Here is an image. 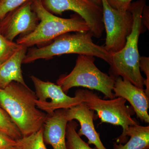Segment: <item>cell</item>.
I'll return each instance as SVG.
<instances>
[{
    "label": "cell",
    "instance_id": "cell-1",
    "mask_svg": "<svg viewBox=\"0 0 149 149\" xmlns=\"http://www.w3.org/2000/svg\"><path fill=\"white\" fill-rule=\"evenodd\" d=\"M35 93L18 82L0 89V106L10 116L21 132L27 136L43 127L47 115L37 108Z\"/></svg>",
    "mask_w": 149,
    "mask_h": 149
},
{
    "label": "cell",
    "instance_id": "cell-2",
    "mask_svg": "<svg viewBox=\"0 0 149 149\" xmlns=\"http://www.w3.org/2000/svg\"><path fill=\"white\" fill-rule=\"evenodd\" d=\"M146 0H138L131 3L128 11L133 15V24L131 33L126 39V44L121 50L111 54L112 61L110 65L109 75L121 77L133 85L143 89L145 79L141 74L139 68L138 43L140 34L143 30L142 11Z\"/></svg>",
    "mask_w": 149,
    "mask_h": 149
},
{
    "label": "cell",
    "instance_id": "cell-3",
    "mask_svg": "<svg viewBox=\"0 0 149 149\" xmlns=\"http://www.w3.org/2000/svg\"><path fill=\"white\" fill-rule=\"evenodd\" d=\"M93 37L90 31L63 34L45 45L29 49L22 63H31L37 60L49 59L55 56L74 54L97 57L110 65L111 54L104 46L93 42Z\"/></svg>",
    "mask_w": 149,
    "mask_h": 149
},
{
    "label": "cell",
    "instance_id": "cell-4",
    "mask_svg": "<svg viewBox=\"0 0 149 149\" xmlns=\"http://www.w3.org/2000/svg\"><path fill=\"white\" fill-rule=\"evenodd\" d=\"M32 7L40 22L32 32L17 40L16 43L21 45L41 47L65 33L90 31L87 23L77 14L70 18L56 16L44 7L42 0H32Z\"/></svg>",
    "mask_w": 149,
    "mask_h": 149
},
{
    "label": "cell",
    "instance_id": "cell-5",
    "mask_svg": "<svg viewBox=\"0 0 149 149\" xmlns=\"http://www.w3.org/2000/svg\"><path fill=\"white\" fill-rule=\"evenodd\" d=\"M95 61L93 56L79 55L71 72L61 75L57 85L65 93L73 87H82L100 91L107 99L115 98L113 90L115 77L102 72L96 66Z\"/></svg>",
    "mask_w": 149,
    "mask_h": 149
},
{
    "label": "cell",
    "instance_id": "cell-6",
    "mask_svg": "<svg viewBox=\"0 0 149 149\" xmlns=\"http://www.w3.org/2000/svg\"><path fill=\"white\" fill-rule=\"evenodd\" d=\"M75 93L89 109L97 113L102 123L122 127V133L117 139L122 138L129 126L139 125L132 117L135 113L134 110L125 105L126 100L123 98L103 100L92 91L83 89L77 90Z\"/></svg>",
    "mask_w": 149,
    "mask_h": 149
},
{
    "label": "cell",
    "instance_id": "cell-7",
    "mask_svg": "<svg viewBox=\"0 0 149 149\" xmlns=\"http://www.w3.org/2000/svg\"><path fill=\"white\" fill-rule=\"evenodd\" d=\"M103 22L106 32L104 47L111 54L118 52L124 48L126 39L132 31L133 15L129 11H120L109 6L106 0H102Z\"/></svg>",
    "mask_w": 149,
    "mask_h": 149
},
{
    "label": "cell",
    "instance_id": "cell-8",
    "mask_svg": "<svg viewBox=\"0 0 149 149\" xmlns=\"http://www.w3.org/2000/svg\"><path fill=\"white\" fill-rule=\"evenodd\" d=\"M44 7L53 14L61 15L66 11L74 12L88 24L96 38L102 37L104 29L103 9L91 0H42Z\"/></svg>",
    "mask_w": 149,
    "mask_h": 149
},
{
    "label": "cell",
    "instance_id": "cell-9",
    "mask_svg": "<svg viewBox=\"0 0 149 149\" xmlns=\"http://www.w3.org/2000/svg\"><path fill=\"white\" fill-rule=\"evenodd\" d=\"M30 78L35 87L37 108L48 114H53L57 110L68 109L83 102L76 93L74 97H69L60 85L43 81L34 75Z\"/></svg>",
    "mask_w": 149,
    "mask_h": 149
},
{
    "label": "cell",
    "instance_id": "cell-10",
    "mask_svg": "<svg viewBox=\"0 0 149 149\" xmlns=\"http://www.w3.org/2000/svg\"><path fill=\"white\" fill-rule=\"evenodd\" d=\"M29 1L11 11L0 19V33L11 41L18 35H26L35 29L39 19Z\"/></svg>",
    "mask_w": 149,
    "mask_h": 149
},
{
    "label": "cell",
    "instance_id": "cell-11",
    "mask_svg": "<svg viewBox=\"0 0 149 149\" xmlns=\"http://www.w3.org/2000/svg\"><path fill=\"white\" fill-rule=\"evenodd\" d=\"M115 97H121L128 101L138 118L148 123L149 97L143 89H140L121 77L116 78L113 90Z\"/></svg>",
    "mask_w": 149,
    "mask_h": 149
},
{
    "label": "cell",
    "instance_id": "cell-12",
    "mask_svg": "<svg viewBox=\"0 0 149 149\" xmlns=\"http://www.w3.org/2000/svg\"><path fill=\"white\" fill-rule=\"evenodd\" d=\"M66 116L68 121L77 120L80 128L77 134L80 137L85 136L88 139V145L95 146L97 149H107L100 138V134L95 128L94 120V111L89 109L84 103L66 109Z\"/></svg>",
    "mask_w": 149,
    "mask_h": 149
},
{
    "label": "cell",
    "instance_id": "cell-13",
    "mask_svg": "<svg viewBox=\"0 0 149 149\" xmlns=\"http://www.w3.org/2000/svg\"><path fill=\"white\" fill-rule=\"evenodd\" d=\"M66 109L55 111L53 114L47 115L43 124V139L53 149H67L65 138L67 124Z\"/></svg>",
    "mask_w": 149,
    "mask_h": 149
},
{
    "label": "cell",
    "instance_id": "cell-14",
    "mask_svg": "<svg viewBox=\"0 0 149 149\" xmlns=\"http://www.w3.org/2000/svg\"><path fill=\"white\" fill-rule=\"evenodd\" d=\"M27 51V47L22 46L6 61L0 65V89H4L13 81L27 86L21 70V65Z\"/></svg>",
    "mask_w": 149,
    "mask_h": 149
},
{
    "label": "cell",
    "instance_id": "cell-15",
    "mask_svg": "<svg viewBox=\"0 0 149 149\" xmlns=\"http://www.w3.org/2000/svg\"><path fill=\"white\" fill-rule=\"evenodd\" d=\"M113 149H149V126H129L122 138L116 139Z\"/></svg>",
    "mask_w": 149,
    "mask_h": 149
},
{
    "label": "cell",
    "instance_id": "cell-16",
    "mask_svg": "<svg viewBox=\"0 0 149 149\" xmlns=\"http://www.w3.org/2000/svg\"><path fill=\"white\" fill-rule=\"evenodd\" d=\"M77 123L73 120L68 122L65 131V138L67 149H97L93 148L83 141L77 134Z\"/></svg>",
    "mask_w": 149,
    "mask_h": 149
},
{
    "label": "cell",
    "instance_id": "cell-17",
    "mask_svg": "<svg viewBox=\"0 0 149 149\" xmlns=\"http://www.w3.org/2000/svg\"><path fill=\"white\" fill-rule=\"evenodd\" d=\"M43 128L31 135L17 140V149H47L43 139Z\"/></svg>",
    "mask_w": 149,
    "mask_h": 149
},
{
    "label": "cell",
    "instance_id": "cell-18",
    "mask_svg": "<svg viewBox=\"0 0 149 149\" xmlns=\"http://www.w3.org/2000/svg\"><path fill=\"white\" fill-rule=\"evenodd\" d=\"M0 130L17 141L22 138L20 130L11 118L0 106Z\"/></svg>",
    "mask_w": 149,
    "mask_h": 149
},
{
    "label": "cell",
    "instance_id": "cell-19",
    "mask_svg": "<svg viewBox=\"0 0 149 149\" xmlns=\"http://www.w3.org/2000/svg\"><path fill=\"white\" fill-rule=\"evenodd\" d=\"M22 46L8 40L0 33V65L6 61Z\"/></svg>",
    "mask_w": 149,
    "mask_h": 149
},
{
    "label": "cell",
    "instance_id": "cell-20",
    "mask_svg": "<svg viewBox=\"0 0 149 149\" xmlns=\"http://www.w3.org/2000/svg\"><path fill=\"white\" fill-rule=\"evenodd\" d=\"M32 0H0V19L11 11Z\"/></svg>",
    "mask_w": 149,
    "mask_h": 149
},
{
    "label": "cell",
    "instance_id": "cell-21",
    "mask_svg": "<svg viewBox=\"0 0 149 149\" xmlns=\"http://www.w3.org/2000/svg\"><path fill=\"white\" fill-rule=\"evenodd\" d=\"M139 68L140 70L144 72L146 78L144 81V86H146L145 90L146 94L149 97V57L140 56L139 60Z\"/></svg>",
    "mask_w": 149,
    "mask_h": 149
},
{
    "label": "cell",
    "instance_id": "cell-22",
    "mask_svg": "<svg viewBox=\"0 0 149 149\" xmlns=\"http://www.w3.org/2000/svg\"><path fill=\"white\" fill-rule=\"evenodd\" d=\"M112 8L120 11L125 12L128 11L131 2L133 0H106Z\"/></svg>",
    "mask_w": 149,
    "mask_h": 149
},
{
    "label": "cell",
    "instance_id": "cell-23",
    "mask_svg": "<svg viewBox=\"0 0 149 149\" xmlns=\"http://www.w3.org/2000/svg\"><path fill=\"white\" fill-rule=\"evenodd\" d=\"M16 145V141L0 130V149H8Z\"/></svg>",
    "mask_w": 149,
    "mask_h": 149
},
{
    "label": "cell",
    "instance_id": "cell-24",
    "mask_svg": "<svg viewBox=\"0 0 149 149\" xmlns=\"http://www.w3.org/2000/svg\"><path fill=\"white\" fill-rule=\"evenodd\" d=\"M142 24H144V26L147 29H149V6L145 5L143 11H142Z\"/></svg>",
    "mask_w": 149,
    "mask_h": 149
},
{
    "label": "cell",
    "instance_id": "cell-25",
    "mask_svg": "<svg viewBox=\"0 0 149 149\" xmlns=\"http://www.w3.org/2000/svg\"><path fill=\"white\" fill-rule=\"evenodd\" d=\"M99 6H102V0H91Z\"/></svg>",
    "mask_w": 149,
    "mask_h": 149
},
{
    "label": "cell",
    "instance_id": "cell-26",
    "mask_svg": "<svg viewBox=\"0 0 149 149\" xmlns=\"http://www.w3.org/2000/svg\"><path fill=\"white\" fill-rule=\"evenodd\" d=\"M8 149H17V148L16 147L14 146V147H11V148H9Z\"/></svg>",
    "mask_w": 149,
    "mask_h": 149
}]
</instances>
